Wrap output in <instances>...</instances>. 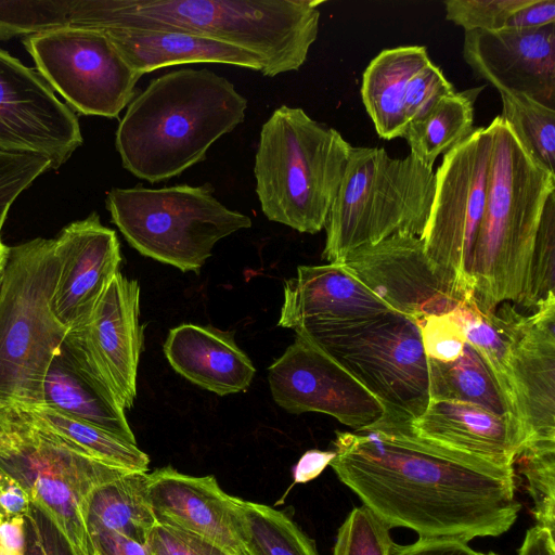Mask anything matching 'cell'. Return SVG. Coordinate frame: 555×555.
<instances>
[{
	"instance_id": "obj_33",
	"label": "cell",
	"mask_w": 555,
	"mask_h": 555,
	"mask_svg": "<svg viewBox=\"0 0 555 555\" xmlns=\"http://www.w3.org/2000/svg\"><path fill=\"white\" fill-rule=\"evenodd\" d=\"M555 306V192L544 206L524 291L515 308L532 314Z\"/></svg>"
},
{
	"instance_id": "obj_41",
	"label": "cell",
	"mask_w": 555,
	"mask_h": 555,
	"mask_svg": "<svg viewBox=\"0 0 555 555\" xmlns=\"http://www.w3.org/2000/svg\"><path fill=\"white\" fill-rule=\"evenodd\" d=\"M149 555H228L192 532L156 524L145 542Z\"/></svg>"
},
{
	"instance_id": "obj_6",
	"label": "cell",
	"mask_w": 555,
	"mask_h": 555,
	"mask_svg": "<svg viewBox=\"0 0 555 555\" xmlns=\"http://www.w3.org/2000/svg\"><path fill=\"white\" fill-rule=\"evenodd\" d=\"M436 177L411 154L352 146L330 209L322 258L341 263L353 250L398 234L420 236L426 227Z\"/></svg>"
},
{
	"instance_id": "obj_37",
	"label": "cell",
	"mask_w": 555,
	"mask_h": 555,
	"mask_svg": "<svg viewBox=\"0 0 555 555\" xmlns=\"http://www.w3.org/2000/svg\"><path fill=\"white\" fill-rule=\"evenodd\" d=\"M49 169L53 166L47 156L0 149V234L13 202Z\"/></svg>"
},
{
	"instance_id": "obj_46",
	"label": "cell",
	"mask_w": 555,
	"mask_h": 555,
	"mask_svg": "<svg viewBox=\"0 0 555 555\" xmlns=\"http://www.w3.org/2000/svg\"><path fill=\"white\" fill-rule=\"evenodd\" d=\"M94 555H149L145 546L115 532H101L90 537Z\"/></svg>"
},
{
	"instance_id": "obj_32",
	"label": "cell",
	"mask_w": 555,
	"mask_h": 555,
	"mask_svg": "<svg viewBox=\"0 0 555 555\" xmlns=\"http://www.w3.org/2000/svg\"><path fill=\"white\" fill-rule=\"evenodd\" d=\"M501 118L524 150L555 175V109L524 94L501 93Z\"/></svg>"
},
{
	"instance_id": "obj_14",
	"label": "cell",
	"mask_w": 555,
	"mask_h": 555,
	"mask_svg": "<svg viewBox=\"0 0 555 555\" xmlns=\"http://www.w3.org/2000/svg\"><path fill=\"white\" fill-rule=\"evenodd\" d=\"M391 311L344 263L299 266L284 282L278 326L327 350Z\"/></svg>"
},
{
	"instance_id": "obj_31",
	"label": "cell",
	"mask_w": 555,
	"mask_h": 555,
	"mask_svg": "<svg viewBox=\"0 0 555 555\" xmlns=\"http://www.w3.org/2000/svg\"><path fill=\"white\" fill-rule=\"evenodd\" d=\"M233 516L250 555H320L314 541L282 511L233 496Z\"/></svg>"
},
{
	"instance_id": "obj_44",
	"label": "cell",
	"mask_w": 555,
	"mask_h": 555,
	"mask_svg": "<svg viewBox=\"0 0 555 555\" xmlns=\"http://www.w3.org/2000/svg\"><path fill=\"white\" fill-rule=\"evenodd\" d=\"M555 24L554 0H527L508 20L505 29L522 30Z\"/></svg>"
},
{
	"instance_id": "obj_36",
	"label": "cell",
	"mask_w": 555,
	"mask_h": 555,
	"mask_svg": "<svg viewBox=\"0 0 555 555\" xmlns=\"http://www.w3.org/2000/svg\"><path fill=\"white\" fill-rule=\"evenodd\" d=\"M390 528L364 505L356 506L338 529L333 555H389Z\"/></svg>"
},
{
	"instance_id": "obj_50",
	"label": "cell",
	"mask_w": 555,
	"mask_h": 555,
	"mask_svg": "<svg viewBox=\"0 0 555 555\" xmlns=\"http://www.w3.org/2000/svg\"><path fill=\"white\" fill-rule=\"evenodd\" d=\"M9 253H10V246H7L5 244H3L1 241V237H0V279L3 275L4 269L7 266V261L9 258Z\"/></svg>"
},
{
	"instance_id": "obj_38",
	"label": "cell",
	"mask_w": 555,
	"mask_h": 555,
	"mask_svg": "<svg viewBox=\"0 0 555 555\" xmlns=\"http://www.w3.org/2000/svg\"><path fill=\"white\" fill-rule=\"evenodd\" d=\"M446 18L469 30H502L527 0H448Z\"/></svg>"
},
{
	"instance_id": "obj_23",
	"label": "cell",
	"mask_w": 555,
	"mask_h": 555,
	"mask_svg": "<svg viewBox=\"0 0 555 555\" xmlns=\"http://www.w3.org/2000/svg\"><path fill=\"white\" fill-rule=\"evenodd\" d=\"M163 350L178 374L218 396L245 391L256 373L233 332L211 325L183 323L171 328Z\"/></svg>"
},
{
	"instance_id": "obj_3",
	"label": "cell",
	"mask_w": 555,
	"mask_h": 555,
	"mask_svg": "<svg viewBox=\"0 0 555 555\" xmlns=\"http://www.w3.org/2000/svg\"><path fill=\"white\" fill-rule=\"evenodd\" d=\"M246 109L247 99L215 72L166 73L132 99L117 127L122 167L151 183L180 176L242 124Z\"/></svg>"
},
{
	"instance_id": "obj_27",
	"label": "cell",
	"mask_w": 555,
	"mask_h": 555,
	"mask_svg": "<svg viewBox=\"0 0 555 555\" xmlns=\"http://www.w3.org/2000/svg\"><path fill=\"white\" fill-rule=\"evenodd\" d=\"M90 537L115 532L145 545L157 524L150 498L147 473H126L98 487L86 513Z\"/></svg>"
},
{
	"instance_id": "obj_13",
	"label": "cell",
	"mask_w": 555,
	"mask_h": 555,
	"mask_svg": "<svg viewBox=\"0 0 555 555\" xmlns=\"http://www.w3.org/2000/svg\"><path fill=\"white\" fill-rule=\"evenodd\" d=\"M140 285L118 271L90 318L68 330L61 347L98 386L126 411L137 397V373L143 347Z\"/></svg>"
},
{
	"instance_id": "obj_34",
	"label": "cell",
	"mask_w": 555,
	"mask_h": 555,
	"mask_svg": "<svg viewBox=\"0 0 555 555\" xmlns=\"http://www.w3.org/2000/svg\"><path fill=\"white\" fill-rule=\"evenodd\" d=\"M73 0H0V40L70 26Z\"/></svg>"
},
{
	"instance_id": "obj_45",
	"label": "cell",
	"mask_w": 555,
	"mask_h": 555,
	"mask_svg": "<svg viewBox=\"0 0 555 555\" xmlns=\"http://www.w3.org/2000/svg\"><path fill=\"white\" fill-rule=\"evenodd\" d=\"M30 504L23 487L0 468V524L16 516H25Z\"/></svg>"
},
{
	"instance_id": "obj_28",
	"label": "cell",
	"mask_w": 555,
	"mask_h": 555,
	"mask_svg": "<svg viewBox=\"0 0 555 555\" xmlns=\"http://www.w3.org/2000/svg\"><path fill=\"white\" fill-rule=\"evenodd\" d=\"M427 360L430 400L470 403L512 421L506 400L491 370L468 343L454 361Z\"/></svg>"
},
{
	"instance_id": "obj_48",
	"label": "cell",
	"mask_w": 555,
	"mask_h": 555,
	"mask_svg": "<svg viewBox=\"0 0 555 555\" xmlns=\"http://www.w3.org/2000/svg\"><path fill=\"white\" fill-rule=\"evenodd\" d=\"M335 451L308 450L294 467V483H305L321 475L331 461Z\"/></svg>"
},
{
	"instance_id": "obj_30",
	"label": "cell",
	"mask_w": 555,
	"mask_h": 555,
	"mask_svg": "<svg viewBox=\"0 0 555 555\" xmlns=\"http://www.w3.org/2000/svg\"><path fill=\"white\" fill-rule=\"evenodd\" d=\"M20 409L31 422L96 461L130 473H146L149 469L150 457L137 444L46 405Z\"/></svg>"
},
{
	"instance_id": "obj_42",
	"label": "cell",
	"mask_w": 555,
	"mask_h": 555,
	"mask_svg": "<svg viewBox=\"0 0 555 555\" xmlns=\"http://www.w3.org/2000/svg\"><path fill=\"white\" fill-rule=\"evenodd\" d=\"M24 518L27 540L25 555H74L62 532L38 506L31 503Z\"/></svg>"
},
{
	"instance_id": "obj_4",
	"label": "cell",
	"mask_w": 555,
	"mask_h": 555,
	"mask_svg": "<svg viewBox=\"0 0 555 555\" xmlns=\"http://www.w3.org/2000/svg\"><path fill=\"white\" fill-rule=\"evenodd\" d=\"M493 149L486 206L470 262L473 306L482 314L520 297L555 175L521 146L507 124L491 122Z\"/></svg>"
},
{
	"instance_id": "obj_35",
	"label": "cell",
	"mask_w": 555,
	"mask_h": 555,
	"mask_svg": "<svg viewBox=\"0 0 555 555\" xmlns=\"http://www.w3.org/2000/svg\"><path fill=\"white\" fill-rule=\"evenodd\" d=\"M515 464L527 480L537 525L555 532V446L522 449Z\"/></svg>"
},
{
	"instance_id": "obj_39",
	"label": "cell",
	"mask_w": 555,
	"mask_h": 555,
	"mask_svg": "<svg viewBox=\"0 0 555 555\" xmlns=\"http://www.w3.org/2000/svg\"><path fill=\"white\" fill-rule=\"evenodd\" d=\"M454 88L433 62L420 69L409 81L403 109L408 125L425 116L441 99L454 93Z\"/></svg>"
},
{
	"instance_id": "obj_24",
	"label": "cell",
	"mask_w": 555,
	"mask_h": 555,
	"mask_svg": "<svg viewBox=\"0 0 555 555\" xmlns=\"http://www.w3.org/2000/svg\"><path fill=\"white\" fill-rule=\"evenodd\" d=\"M103 30L127 64L138 74L191 63L229 64L261 72L260 61L237 47L196 34L163 28Z\"/></svg>"
},
{
	"instance_id": "obj_1",
	"label": "cell",
	"mask_w": 555,
	"mask_h": 555,
	"mask_svg": "<svg viewBox=\"0 0 555 555\" xmlns=\"http://www.w3.org/2000/svg\"><path fill=\"white\" fill-rule=\"evenodd\" d=\"M330 466L390 529L418 539L499 537L521 505L515 473L481 468L398 433L336 431Z\"/></svg>"
},
{
	"instance_id": "obj_26",
	"label": "cell",
	"mask_w": 555,
	"mask_h": 555,
	"mask_svg": "<svg viewBox=\"0 0 555 555\" xmlns=\"http://www.w3.org/2000/svg\"><path fill=\"white\" fill-rule=\"evenodd\" d=\"M431 60L423 46H401L380 51L362 75L361 98L377 134L403 138L408 120L403 103L410 79Z\"/></svg>"
},
{
	"instance_id": "obj_20",
	"label": "cell",
	"mask_w": 555,
	"mask_h": 555,
	"mask_svg": "<svg viewBox=\"0 0 555 555\" xmlns=\"http://www.w3.org/2000/svg\"><path fill=\"white\" fill-rule=\"evenodd\" d=\"M463 57L500 94H524L555 109V24L465 31Z\"/></svg>"
},
{
	"instance_id": "obj_51",
	"label": "cell",
	"mask_w": 555,
	"mask_h": 555,
	"mask_svg": "<svg viewBox=\"0 0 555 555\" xmlns=\"http://www.w3.org/2000/svg\"><path fill=\"white\" fill-rule=\"evenodd\" d=\"M4 408L5 406L0 405V427H1V422H2V416H3Z\"/></svg>"
},
{
	"instance_id": "obj_10",
	"label": "cell",
	"mask_w": 555,
	"mask_h": 555,
	"mask_svg": "<svg viewBox=\"0 0 555 555\" xmlns=\"http://www.w3.org/2000/svg\"><path fill=\"white\" fill-rule=\"evenodd\" d=\"M493 149L492 127H479L448 151L435 172L430 214L421 240L449 294L473 306L470 262L482 219Z\"/></svg>"
},
{
	"instance_id": "obj_16",
	"label": "cell",
	"mask_w": 555,
	"mask_h": 555,
	"mask_svg": "<svg viewBox=\"0 0 555 555\" xmlns=\"http://www.w3.org/2000/svg\"><path fill=\"white\" fill-rule=\"evenodd\" d=\"M495 311L509 340L513 420L520 451L555 446V306L524 314L503 302Z\"/></svg>"
},
{
	"instance_id": "obj_29",
	"label": "cell",
	"mask_w": 555,
	"mask_h": 555,
	"mask_svg": "<svg viewBox=\"0 0 555 555\" xmlns=\"http://www.w3.org/2000/svg\"><path fill=\"white\" fill-rule=\"evenodd\" d=\"M483 87L441 99L425 116L410 122L406 140L411 155L428 168L437 157L461 143L474 130V103Z\"/></svg>"
},
{
	"instance_id": "obj_19",
	"label": "cell",
	"mask_w": 555,
	"mask_h": 555,
	"mask_svg": "<svg viewBox=\"0 0 555 555\" xmlns=\"http://www.w3.org/2000/svg\"><path fill=\"white\" fill-rule=\"evenodd\" d=\"M370 430L398 433L468 464L504 473H515L521 448L520 434L507 416L451 400H430L404 426Z\"/></svg>"
},
{
	"instance_id": "obj_17",
	"label": "cell",
	"mask_w": 555,
	"mask_h": 555,
	"mask_svg": "<svg viewBox=\"0 0 555 555\" xmlns=\"http://www.w3.org/2000/svg\"><path fill=\"white\" fill-rule=\"evenodd\" d=\"M81 143L74 111L39 73L0 50V149L47 156L54 169Z\"/></svg>"
},
{
	"instance_id": "obj_40",
	"label": "cell",
	"mask_w": 555,
	"mask_h": 555,
	"mask_svg": "<svg viewBox=\"0 0 555 555\" xmlns=\"http://www.w3.org/2000/svg\"><path fill=\"white\" fill-rule=\"evenodd\" d=\"M428 359L451 362L457 359L466 341L464 332L450 313L415 321Z\"/></svg>"
},
{
	"instance_id": "obj_22",
	"label": "cell",
	"mask_w": 555,
	"mask_h": 555,
	"mask_svg": "<svg viewBox=\"0 0 555 555\" xmlns=\"http://www.w3.org/2000/svg\"><path fill=\"white\" fill-rule=\"evenodd\" d=\"M147 481L157 524L199 535L228 555H250L236 533L233 495L215 476H191L165 466L147 474Z\"/></svg>"
},
{
	"instance_id": "obj_2",
	"label": "cell",
	"mask_w": 555,
	"mask_h": 555,
	"mask_svg": "<svg viewBox=\"0 0 555 555\" xmlns=\"http://www.w3.org/2000/svg\"><path fill=\"white\" fill-rule=\"evenodd\" d=\"M321 0H73L70 26L183 30L256 56L261 74L299 69L317 40Z\"/></svg>"
},
{
	"instance_id": "obj_43",
	"label": "cell",
	"mask_w": 555,
	"mask_h": 555,
	"mask_svg": "<svg viewBox=\"0 0 555 555\" xmlns=\"http://www.w3.org/2000/svg\"><path fill=\"white\" fill-rule=\"evenodd\" d=\"M389 555H478V552L457 540L418 539L411 544L392 542Z\"/></svg>"
},
{
	"instance_id": "obj_18",
	"label": "cell",
	"mask_w": 555,
	"mask_h": 555,
	"mask_svg": "<svg viewBox=\"0 0 555 555\" xmlns=\"http://www.w3.org/2000/svg\"><path fill=\"white\" fill-rule=\"evenodd\" d=\"M341 263L393 311L414 321L463 304L440 282L420 236H390L351 251Z\"/></svg>"
},
{
	"instance_id": "obj_9",
	"label": "cell",
	"mask_w": 555,
	"mask_h": 555,
	"mask_svg": "<svg viewBox=\"0 0 555 555\" xmlns=\"http://www.w3.org/2000/svg\"><path fill=\"white\" fill-rule=\"evenodd\" d=\"M212 190L208 183L114 188L107 193L106 208L141 255L183 272H197L217 242L251 227L248 216L221 204Z\"/></svg>"
},
{
	"instance_id": "obj_11",
	"label": "cell",
	"mask_w": 555,
	"mask_h": 555,
	"mask_svg": "<svg viewBox=\"0 0 555 555\" xmlns=\"http://www.w3.org/2000/svg\"><path fill=\"white\" fill-rule=\"evenodd\" d=\"M351 372L380 402L384 415L372 426H404L427 408L428 360L416 322L388 312L351 339L323 350Z\"/></svg>"
},
{
	"instance_id": "obj_53",
	"label": "cell",
	"mask_w": 555,
	"mask_h": 555,
	"mask_svg": "<svg viewBox=\"0 0 555 555\" xmlns=\"http://www.w3.org/2000/svg\"><path fill=\"white\" fill-rule=\"evenodd\" d=\"M1 280H2V278L0 279V284H1Z\"/></svg>"
},
{
	"instance_id": "obj_7",
	"label": "cell",
	"mask_w": 555,
	"mask_h": 555,
	"mask_svg": "<svg viewBox=\"0 0 555 555\" xmlns=\"http://www.w3.org/2000/svg\"><path fill=\"white\" fill-rule=\"evenodd\" d=\"M54 238L11 246L0 284V405H42L43 380L67 328L52 310Z\"/></svg>"
},
{
	"instance_id": "obj_15",
	"label": "cell",
	"mask_w": 555,
	"mask_h": 555,
	"mask_svg": "<svg viewBox=\"0 0 555 555\" xmlns=\"http://www.w3.org/2000/svg\"><path fill=\"white\" fill-rule=\"evenodd\" d=\"M268 382L275 403L289 413L327 414L354 431L384 415L380 402L351 372L298 335L269 366Z\"/></svg>"
},
{
	"instance_id": "obj_12",
	"label": "cell",
	"mask_w": 555,
	"mask_h": 555,
	"mask_svg": "<svg viewBox=\"0 0 555 555\" xmlns=\"http://www.w3.org/2000/svg\"><path fill=\"white\" fill-rule=\"evenodd\" d=\"M23 43L39 75L73 111L115 118L135 95L142 76L103 30L66 26L27 36Z\"/></svg>"
},
{
	"instance_id": "obj_5",
	"label": "cell",
	"mask_w": 555,
	"mask_h": 555,
	"mask_svg": "<svg viewBox=\"0 0 555 555\" xmlns=\"http://www.w3.org/2000/svg\"><path fill=\"white\" fill-rule=\"evenodd\" d=\"M351 147L302 108L278 107L261 127L254 165L267 219L301 233L324 229Z\"/></svg>"
},
{
	"instance_id": "obj_8",
	"label": "cell",
	"mask_w": 555,
	"mask_h": 555,
	"mask_svg": "<svg viewBox=\"0 0 555 555\" xmlns=\"http://www.w3.org/2000/svg\"><path fill=\"white\" fill-rule=\"evenodd\" d=\"M0 468L51 518L74 555H94L86 521L92 492L130 473L92 459L31 422L17 406L3 411Z\"/></svg>"
},
{
	"instance_id": "obj_47",
	"label": "cell",
	"mask_w": 555,
	"mask_h": 555,
	"mask_svg": "<svg viewBox=\"0 0 555 555\" xmlns=\"http://www.w3.org/2000/svg\"><path fill=\"white\" fill-rule=\"evenodd\" d=\"M26 544L24 516H16L0 524V555H25Z\"/></svg>"
},
{
	"instance_id": "obj_49",
	"label": "cell",
	"mask_w": 555,
	"mask_h": 555,
	"mask_svg": "<svg viewBox=\"0 0 555 555\" xmlns=\"http://www.w3.org/2000/svg\"><path fill=\"white\" fill-rule=\"evenodd\" d=\"M517 555H555V535L538 525L526 531Z\"/></svg>"
},
{
	"instance_id": "obj_25",
	"label": "cell",
	"mask_w": 555,
	"mask_h": 555,
	"mask_svg": "<svg viewBox=\"0 0 555 555\" xmlns=\"http://www.w3.org/2000/svg\"><path fill=\"white\" fill-rule=\"evenodd\" d=\"M42 405L137 444L125 410L111 393L91 380L61 346L44 376Z\"/></svg>"
},
{
	"instance_id": "obj_21",
	"label": "cell",
	"mask_w": 555,
	"mask_h": 555,
	"mask_svg": "<svg viewBox=\"0 0 555 555\" xmlns=\"http://www.w3.org/2000/svg\"><path fill=\"white\" fill-rule=\"evenodd\" d=\"M59 276L52 296L56 319L72 330L85 324L112 278L119 271L116 232L96 212L67 224L54 238Z\"/></svg>"
},
{
	"instance_id": "obj_52",
	"label": "cell",
	"mask_w": 555,
	"mask_h": 555,
	"mask_svg": "<svg viewBox=\"0 0 555 555\" xmlns=\"http://www.w3.org/2000/svg\"><path fill=\"white\" fill-rule=\"evenodd\" d=\"M478 555H498V554H495V553H492V552H490V553H487V554H483V553H479V552H478Z\"/></svg>"
}]
</instances>
